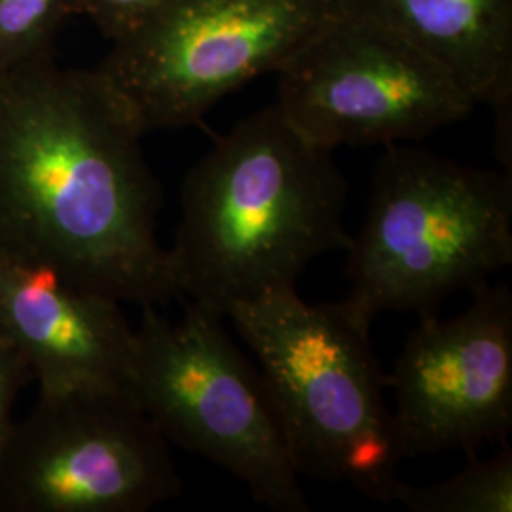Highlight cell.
<instances>
[{
  "instance_id": "cell-1",
  "label": "cell",
  "mask_w": 512,
  "mask_h": 512,
  "mask_svg": "<svg viewBox=\"0 0 512 512\" xmlns=\"http://www.w3.org/2000/svg\"><path fill=\"white\" fill-rule=\"evenodd\" d=\"M143 135L97 69H0V253L122 304L177 298Z\"/></svg>"
},
{
  "instance_id": "cell-2",
  "label": "cell",
  "mask_w": 512,
  "mask_h": 512,
  "mask_svg": "<svg viewBox=\"0 0 512 512\" xmlns=\"http://www.w3.org/2000/svg\"><path fill=\"white\" fill-rule=\"evenodd\" d=\"M274 105L241 120L194 165L167 249L179 296L226 313L296 289L319 256L351 243L348 181Z\"/></svg>"
},
{
  "instance_id": "cell-3",
  "label": "cell",
  "mask_w": 512,
  "mask_h": 512,
  "mask_svg": "<svg viewBox=\"0 0 512 512\" xmlns=\"http://www.w3.org/2000/svg\"><path fill=\"white\" fill-rule=\"evenodd\" d=\"M226 319L260 363L300 476L393 503L403 446L370 325L342 300L310 304L296 289L238 304Z\"/></svg>"
},
{
  "instance_id": "cell-4",
  "label": "cell",
  "mask_w": 512,
  "mask_h": 512,
  "mask_svg": "<svg viewBox=\"0 0 512 512\" xmlns=\"http://www.w3.org/2000/svg\"><path fill=\"white\" fill-rule=\"evenodd\" d=\"M348 251L342 304L366 325L387 311H435L512 262V177L391 145Z\"/></svg>"
},
{
  "instance_id": "cell-5",
  "label": "cell",
  "mask_w": 512,
  "mask_h": 512,
  "mask_svg": "<svg viewBox=\"0 0 512 512\" xmlns=\"http://www.w3.org/2000/svg\"><path fill=\"white\" fill-rule=\"evenodd\" d=\"M222 321L190 300L177 321L143 308L126 385L169 444L238 478L258 505L308 512L274 395Z\"/></svg>"
},
{
  "instance_id": "cell-6",
  "label": "cell",
  "mask_w": 512,
  "mask_h": 512,
  "mask_svg": "<svg viewBox=\"0 0 512 512\" xmlns=\"http://www.w3.org/2000/svg\"><path fill=\"white\" fill-rule=\"evenodd\" d=\"M344 0H173L97 67L143 133L200 124L220 99L277 73Z\"/></svg>"
},
{
  "instance_id": "cell-7",
  "label": "cell",
  "mask_w": 512,
  "mask_h": 512,
  "mask_svg": "<svg viewBox=\"0 0 512 512\" xmlns=\"http://www.w3.org/2000/svg\"><path fill=\"white\" fill-rule=\"evenodd\" d=\"M275 74V107L329 150L418 141L476 107L433 57L389 23L348 6Z\"/></svg>"
},
{
  "instance_id": "cell-8",
  "label": "cell",
  "mask_w": 512,
  "mask_h": 512,
  "mask_svg": "<svg viewBox=\"0 0 512 512\" xmlns=\"http://www.w3.org/2000/svg\"><path fill=\"white\" fill-rule=\"evenodd\" d=\"M183 494L128 385L38 393L0 448V512H145Z\"/></svg>"
},
{
  "instance_id": "cell-9",
  "label": "cell",
  "mask_w": 512,
  "mask_h": 512,
  "mask_svg": "<svg viewBox=\"0 0 512 512\" xmlns=\"http://www.w3.org/2000/svg\"><path fill=\"white\" fill-rule=\"evenodd\" d=\"M452 319L435 311L406 342L385 387L404 459L507 444L512 431V293L490 283Z\"/></svg>"
},
{
  "instance_id": "cell-10",
  "label": "cell",
  "mask_w": 512,
  "mask_h": 512,
  "mask_svg": "<svg viewBox=\"0 0 512 512\" xmlns=\"http://www.w3.org/2000/svg\"><path fill=\"white\" fill-rule=\"evenodd\" d=\"M0 338L18 351L44 395L126 385L133 329L122 302L2 253Z\"/></svg>"
},
{
  "instance_id": "cell-11",
  "label": "cell",
  "mask_w": 512,
  "mask_h": 512,
  "mask_svg": "<svg viewBox=\"0 0 512 512\" xmlns=\"http://www.w3.org/2000/svg\"><path fill=\"white\" fill-rule=\"evenodd\" d=\"M433 57L476 105L494 110L495 154L512 164V0H344Z\"/></svg>"
},
{
  "instance_id": "cell-12",
  "label": "cell",
  "mask_w": 512,
  "mask_h": 512,
  "mask_svg": "<svg viewBox=\"0 0 512 512\" xmlns=\"http://www.w3.org/2000/svg\"><path fill=\"white\" fill-rule=\"evenodd\" d=\"M465 454L467 463L456 475L425 486L403 482L393 503L412 512H511V448L501 444L490 459H480L476 452Z\"/></svg>"
},
{
  "instance_id": "cell-13",
  "label": "cell",
  "mask_w": 512,
  "mask_h": 512,
  "mask_svg": "<svg viewBox=\"0 0 512 512\" xmlns=\"http://www.w3.org/2000/svg\"><path fill=\"white\" fill-rule=\"evenodd\" d=\"M73 16H82V0H0V69L52 54Z\"/></svg>"
},
{
  "instance_id": "cell-14",
  "label": "cell",
  "mask_w": 512,
  "mask_h": 512,
  "mask_svg": "<svg viewBox=\"0 0 512 512\" xmlns=\"http://www.w3.org/2000/svg\"><path fill=\"white\" fill-rule=\"evenodd\" d=\"M173 0H82V16H88L110 38L124 37Z\"/></svg>"
},
{
  "instance_id": "cell-15",
  "label": "cell",
  "mask_w": 512,
  "mask_h": 512,
  "mask_svg": "<svg viewBox=\"0 0 512 512\" xmlns=\"http://www.w3.org/2000/svg\"><path fill=\"white\" fill-rule=\"evenodd\" d=\"M27 374L29 370L21 355L4 338H0V448L14 423L12 410Z\"/></svg>"
}]
</instances>
